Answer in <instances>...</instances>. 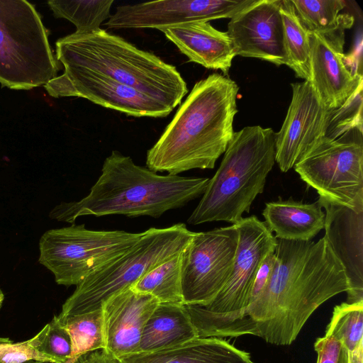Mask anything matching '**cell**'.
<instances>
[{
	"mask_svg": "<svg viewBox=\"0 0 363 363\" xmlns=\"http://www.w3.org/2000/svg\"><path fill=\"white\" fill-rule=\"evenodd\" d=\"M281 0H255L228 24L235 55L286 65Z\"/></svg>",
	"mask_w": 363,
	"mask_h": 363,
	"instance_id": "obj_15",
	"label": "cell"
},
{
	"mask_svg": "<svg viewBox=\"0 0 363 363\" xmlns=\"http://www.w3.org/2000/svg\"><path fill=\"white\" fill-rule=\"evenodd\" d=\"M276 133L247 126L234 132L221 163L209 179L201 199L187 220L191 225L212 221L236 224L264 191L275 162Z\"/></svg>",
	"mask_w": 363,
	"mask_h": 363,
	"instance_id": "obj_5",
	"label": "cell"
},
{
	"mask_svg": "<svg viewBox=\"0 0 363 363\" xmlns=\"http://www.w3.org/2000/svg\"><path fill=\"white\" fill-rule=\"evenodd\" d=\"M189 61L228 74L236 56L226 32L220 31L208 21H196L160 28Z\"/></svg>",
	"mask_w": 363,
	"mask_h": 363,
	"instance_id": "obj_19",
	"label": "cell"
},
{
	"mask_svg": "<svg viewBox=\"0 0 363 363\" xmlns=\"http://www.w3.org/2000/svg\"><path fill=\"white\" fill-rule=\"evenodd\" d=\"M351 363H363V342L351 352Z\"/></svg>",
	"mask_w": 363,
	"mask_h": 363,
	"instance_id": "obj_34",
	"label": "cell"
},
{
	"mask_svg": "<svg viewBox=\"0 0 363 363\" xmlns=\"http://www.w3.org/2000/svg\"><path fill=\"white\" fill-rule=\"evenodd\" d=\"M337 363H351V352L342 345Z\"/></svg>",
	"mask_w": 363,
	"mask_h": 363,
	"instance_id": "obj_35",
	"label": "cell"
},
{
	"mask_svg": "<svg viewBox=\"0 0 363 363\" xmlns=\"http://www.w3.org/2000/svg\"><path fill=\"white\" fill-rule=\"evenodd\" d=\"M44 87L55 98H84L135 117H165L174 109L111 78L82 69L64 68L62 74L51 79Z\"/></svg>",
	"mask_w": 363,
	"mask_h": 363,
	"instance_id": "obj_12",
	"label": "cell"
},
{
	"mask_svg": "<svg viewBox=\"0 0 363 363\" xmlns=\"http://www.w3.org/2000/svg\"><path fill=\"white\" fill-rule=\"evenodd\" d=\"M26 363H50V362H38V361H30V362H27Z\"/></svg>",
	"mask_w": 363,
	"mask_h": 363,
	"instance_id": "obj_38",
	"label": "cell"
},
{
	"mask_svg": "<svg viewBox=\"0 0 363 363\" xmlns=\"http://www.w3.org/2000/svg\"><path fill=\"white\" fill-rule=\"evenodd\" d=\"M310 82L328 107H340L363 82L362 74L350 70L343 52L318 33L308 32Z\"/></svg>",
	"mask_w": 363,
	"mask_h": 363,
	"instance_id": "obj_18",
	"label": "cell"
},
{
	"mask_svg": "<svg viewBox=\"0 0 363 363\" xmlns=\"http://www.w3.org/2000/svg\"><path fill=\"white\" fill-rule=\"evenodd\" d=\"M160 303L150 294L128 288L102 306L105 347L118 359L139 352L144 326Z\"/></svg>",
	"mask_w": 363,
	"mask_h": 363,
	"instance_id": "obj_16",
	"label": "cell"
},
{
	"mask_svg": "<svg viewBox=\"0 0 363 363\" xmlns=\"http://www.w3.org/2000/svg\"><path fill=\"white\" fill-rule=\"evenodd\" d=\"M29 341L34 349L51 357L56 363H67L71 358L70 335L56 315Z\"/></svg>",
	"mask_w": 363,
	"mask_h": 363,
	"instance_id": "obj_29",
	"label": "cell"
},
{
	"mask_svg": "<svg viewBox=\"0 0 363 363\" xmlns=\"http://www.w3.org/2000/svg\"><path fill=\"white\" fill-rule=\"evenodd\" d=\"M59 67L35 6L26 0H0V84L16 90L45 86Z\"/></svg>",
	"mask_w": 363,
	"mask_h": 363,
	"instance_id": "obj_8",
	"label": "cell"
},
{
	"mask_svg": "<svg viewBox=\"0 0 363 363\" xmlns=\"http://www.w3.org/2000/svg\"><path fill=\"white\" fill-rule=\"evenodd\" d=\"M274 254L268 283L232 337L252 335L275 345H290L320 305L350 290L344 267L324 236L315 242L277 238Z\"/></svg>",
	"mask_w": 363,
	"mask_h": 363,
	"instance_id": "obj_1",
	"label": "cell"
},
{
	"mask_svg": "<svg viewBox=\"0 0 363 363\" xmlns=\"http://www.w3.org/2000/svg\"><path fill=\"white\" fill-rule=\"evenodd\" d=\"M255 0H162L121 5L104 25L111 29L160 28L231 18Z\"/></svg>",
	"mask_w": 363,
	"mask_h": 363,
	"instance_id": "obj_14",
	"label": "cell"
},
{
	"mask_svg": "<svg viewBox=\"0 0 363 363\" xmlns=\"http://www.w3.org/2000/svg\"><path fill=\"white\" fill-rule=\"evenodd\" d=\"M325 210V235L344 267L350 290L346 302L363 300V212L318 199Z\"/></svg>",
	"mask_w": 363,
	"mask_h": 363,
	"instance_id": "obj_17",
	"label": "cell"
},
{
	"mask_svg": "<svg viewBox=\"0 0 363 363\" xmlns=\"http://www.w3.org/2000/svg\"><path fill=\"white\" fill-rule=\"evenodd\" d=\"M238 242L235 224L195 233L181 253L184 305L211 303L228 282Z\"/></svg>",
	"mask_w": 363,
	"mask_h": 363,
	"instance_id": "obj_11",
	"label": "cell"
},
{
	"mask_svg": "<svg viewBox=\"0 0 363 363\" xmlns=\"http://www.w3.org/2000/svg\"><path fill=\"white\" fill-rule=\"evenodd\" d=\"M195 233L184 223L151 228L127 252L106 263L76 286L59 316L101 310L111 296L130 288L142 276L183 251Z\"/></svg>",
	"mask_w": 363,
	"mask_h": 363,
	"instance_id": "obj_6",
	"label": "cell"
},
{
	"mask_svg": "<svg viewBox=\"0 0 363 363\" xmlns=\"http://www.w3.org/2000/svg\"><path fill=\"white\" fill-rule=\"evenodd\" d=\"M181 253L148 271L130 288L136 292L152 295L160 303L184 304Z\"/></svg>",
	"mask_w": 363,
	"mask_h": 363,
	"instance_id": "obj_25",
	"label": "cell"
},
{
	"mask_svg": "<svg viewBox=\"0 0 363 363\" xmlns=\"http://www.w3.org/2000/svg\"><path fill=\"white\" fill-rule=\"evenodd\" d=\"M291 88V101L275 138V161L283 172L325 138L334 110L320 99L310 81L292 83Z\"/></svg>",
	"mask_w": 363,
	"mask_h": 363,
	"instance_id": "obj_13",
	"label": "cell"
},
{
	"mask_svg": "<svg viewBox=\"0 0 363 363\" xmlns=\"http://www.w3.org/2000/svg\"><path fill=\"white\" fill-rule=\"evenodd\" d=\"M286 65L297 77L310 81L311 62L308 32L300 21L291 0H281Z\"/></svg>",
	"mask_w": 363,
	"mask_h": 363,
	"instance_id": "obj_24",
	"label": "cell"
},
{
	"mask_svg": "<svg viewBox=\"0 0 363 363\" xmlns=\"http://www.w3.org/2000/svg\"><path fill=\"white\" fill-rule=\"evenodd\" d=\"M362 86L363 82L340 107L333 110L326 138L337 140L354 129L362 133Z\"/></svg>",
	"mask_w": 363,
	"mask_h": 363,
	"instance_id": "obj_30",
	"label": "cell"
},
{
	"mask_svg": "<svg viewBox=\"0 0 363 363\" xmlns=\"http://www.w3.org/2000/svg\"><path fill=\"white\" fill-rule=\"evenodd\" d=\"M341 349L342 344L331 335L317 338L314 343L316 363H337Z\"/></svg>",
	"mask_w": 363,
	"mask_h": 363,
	"instance_id": "obj_31",
	"label": "cell"
},
{
	"mask_svg": "<svg viewBox=\"0 0 363 363\" xmlns=\"http://www.w3.org/2000/svg\"><path fill=\"white\" fill-rule=\"evenodd\" d=\"M143 233L90 230L74 223L50 229L40 238L38 262L53 274L57 284L77 286L130 249Z\"/></svg>",
	"mask_w": 363,
	"mask_h": 363,
	"instance_id": "obj_9",
	"label": "cell"
},
{
	"mask_svg": "<svg viewBox=\"0 0 363 363\" xmlns=\"http://www.w3.org/2000/svg\"><path fill=\"white\" fill-rule=\"evenodd\" d=\"M55 47L57 60L64 68L107 77L172 108L188 91L174 66L105 30L74 32L59 38Z\"/></svg>",
	"mask_w": 363,
	"mask_h": 363,
	"instance_id": "obj_4",
	"label": "cell"
},
{
	"mask_svg": "<svg viewBox=\"0 0 363 363\" xmlns=\"http://www.w3.org/2000/svg\"><path fill=\"white\" fill-rule=\"evenodd\" d=\"M57 316L72 340V354L67 363H72L83 354L104 348L102 309L74 315Z\"/></svg>",
	"mask_w": 363,
	"mask_h": 363,
	"instance_id": "obj_26",
	"label": "cell"
},
{
	"mask_svg": "<svg viewBox=\"0 0 363 363\" xmlns=\"http://www.w3.org/2000/svg\"><path fill=\"white\" fill-rule=\"evenodd\" d=\"M235 225L238 242L225 286L207 305H186L199 337H232L250 303L257 272L267 254L275 251L277 238L257 216L243 218Z\"/></svg>",
	"mask_w": 363,
	"mask_h": 363,
	"instance_id": "obj_7",
	"label": "cell"
},
{
	"mask_svg": "<svg viewBox=\"0 0 363 363\" xmlns=\"http://www.w3.org/2000/svg\"><path fill=\"white\" fill-rule=\"evenodd\" d=\"M318 200L303 203L291 198L265 203L262 211L264 223L277 239L311 241L324 228L325 213Z\"/></svg>",
	"mask_w": 363,
	"mask_h": 363,
	"instance_id": "obj_21",
	"label": "cell"
},
{
	"mask_svg": "<svg viewBox=\"0 0 363 363\" xmlns=\"http://www.w3.org/2000/svg\"><path fill=\"white\" fill-rule=\"evenodd\" d=\"M186 305L160 303L146 322L138 352H152L198 338Z\"/></svg>",
	"mask_w": 363,
	"mask_h": 363,
	"instance_id": "obj_22",
	"label": "cell"
},
{
	"mask_svg": "<svg viewBox=\"0 0 363 363\" xmlns=\"http://www.w3.org/2000/svg\"><path fill=\"white\" fill-rule=\"evenodd\" d=\"M4 298V294H3L2 291L0 289V308L1 307Z\"/></svg>",
	"mask_w": 363,
	"mask_h": 363,
	"instance_id": "obj_37",
	"label": "cell"
},
{
	"mask_svg": "<svg viewBox=\"0 0 363 363\" xmlns=\"http://www.w3.org/2000/svg\"><path fill=\"white\" fill-rule=\"evenodd\" d=\"M72 363H120L119 360L105 349H100L78 357Z\"/></svg>",
	"mask_w": 363,
	"mask_h": 363,
	"instance_id": "obj_33",
	"label": "cell"
},
{
	"mask_svg": "<svg viewBox=\"0 0 363 363\" xmlns=\"http://www.w3.org/2000/svg\"><path fill=\"white\" fill-rule=\"evenodd\" d=\"M238 85L218 73L198 81L156 143L149 169L169 175L213 169L233 138Z\"/></svg>",
	"mask_w": 363,
	"mask_h": 363,
	"instance_id": "obj_2",
	"label": "cell"
},
{
	"mask_svg": "<svg viewBox=\"0 0 363 363\" xmlns=\"http://www.w3.org/2000/svg\"><path fill=\"white\" fill-rule=\"evenodd\" d=\"M113 0H51L48 5L55 18L72 23L77 33H87L100 29L107 21Z\"/></svg>",
	"mask_w": 363,
	"mask_h": 363,
	"instance_id": "obj_27",
	"label": "cell"
},
{
	"mask_svg": "<svg viewBox=\"0 0 363 363\" xmlns=\"http://www.w3.org/2000/svg\"><path fill=\"white\" fill-rule=\"evenodd\" d=\"M274 263V252H270L263 259L257 272L251 291L250 303L257 298L268 283L273 272Z\"/></svg>",
	"mask_w": 363,
	"mask_h": 363,
	"instance_id": "obj_32",
	"label": "cell"
},
{
	"mask_svg": "<svg viewBox=\"0 0 363 363\" xmlns=\"http://www.w3.org/2000/svg\"><path fill=\"white\" fill-rule=\"evenodd\" d=\"M295 11L306 29L323 36L343 52L344 30L353 24L352 16L340 14L345 7L342 0H291Z\"/></svg>",
	"mask_w": 363,
	"mask_h": 363,
	"instance_id": "obj_23",
	"label": "cell"
},
{
	"mask_svg": "<svg viewBox=\"0 0 363 363\" xmlns=\"http://www.w3.org/2000/svg\"><path fill=\"white\" fill-rule=\"evenodd\" d=\"M319 199L363 212L362 141L325 138L294 166Z\"/></svg>",
	"mask_w": 363,
	"mask_h": 363,
	"instance_id": "obj_10",
	"label": "cell"
},
{
	"mask_svg": "<svg viewBox=\"0 0 363 363\" xmlns=\"http://www.w3.org/2000/svg\"><path fill=\"white\" fill-rule=\"evenodd\" d=\"M209 178L160 175L113 150L89 193L77 201L61 202L49 213L52 220L74 224L84 216H142L158 218L202 196Z\"/></svg>",
	"mask_w": 363,
	"mask_h": 363,
	"instance_id": "obj_3",
	"label": "cell"
},
{
	"mask_svg": "<svg viewBox=\"0 0 363 363\" xmlns=\"http://www.w3.org/2000/svg\"><path fill=\"white\" fill-rule=\"evenodd\" d=\"M350 352L363 342V300L343 302L334 307L325 330Z\"/></svg>",
	"mask_w": 363,
	"mask_h": 363,
	"instance_id": "obj_28",
	"label": "cell"
},
{
	"mask_svg": "<svg viewBox=\"0 0 363 363\" xmlns=\"http://www.w3.org/2000/svg\"><path fill=\"white\" fill-rule=\"evenodd\" d=\"M120 363H255L250 354L218 337H198L180 345L118 359Z\"/></svg>",
	"mask_w": 363,
	"mask_h": 363,
	"instance_id": "obj_20",
	"label": "cell"
},
{
	"mask_svg": "<svg viewBox=\"0 0 363 363\" xmlns=\"http://www.w3.org/2000/svg\"><path fill=\"white\" fill-rule=\"evenodd\" d=\"M9 341H11V340L9 338L0 337V351L3 348L4 344Z\"/></svg>",
	"mask_w": 363,
	"mask_h": 363,
	"instance_id": "obj_36",
	"label": "cell"
}]
</instances>
